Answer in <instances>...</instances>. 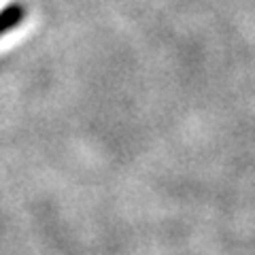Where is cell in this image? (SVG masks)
Returning a JSON list of instances; mask_svg holds the SVG:
<instances>
[{
  "label": "cell",
  "mask_w": 255,
  "mask_h": 255,
  "mask_svg": "<svg viewBox=\"0 0 255 255\" xmlns=\"http://www.w3.org/2000/svg\"><path fill=\"white\" fill-rule=\"evenodd\" d=\"M28 17V9L21 2H11L4 9H0V38L6 36L11 30L19 28Z\"/></svg>",
  "instance_id": "obj_1"
}]
</instances>
